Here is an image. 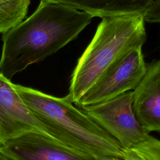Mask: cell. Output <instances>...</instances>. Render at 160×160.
<instances>
[{
    "label": "cell",
    "instance_id": "obj_1",
    "mask_svg": "<svg viewBox=\"0 0 160 160\" xmlns=\"http://www.w3.org/2000/svg\"><path fill=\"white\" fill-rule=\"evenodd\" d=\"M92 18L69 6L41 0L29 18L3 33L0 74L11 80L76 39Z\"/></svg>",
    "mask_w": 160,
    "mask_h": 160
},
{
    "label": "cell",
    "instance_id": "obj_2",
    "mask_svg": "<svg viewBox=\"0 0 160 160\" xmlns=\"http://www.w3.org/2000/svg\"><path fill=\"white\" fill-rule=\"evenodd\" d=\"M14 88L49 136L63 145L96 159H122V146L69 96L58 98L14 84Z\"/></svg>",
    "mask_w": 160,
    "mask_h": 160
},
{
    "label": "cell",
    "instance_id": "obj_3",
    "mask_svg": "<svg viewBox=\"0 0 160 160\" xmlns=\"http://www.w3.org/2000/svg\"><path fill=\"white\" fill-rule=\"evenodd\" d=\"M146 40L142 16L103 18L72 73L68 96L76 104L129 51Z\"/></svg>",
    "mask_w": 160,
    "mask_h": 160
},
{
    "label": "cell",
    "instance_id": "obj_4",
    "mask_svg": "<svg viewBox=\"0 0 160 160\" xmlns=\"http://www.w3.org/2000/svg\"><path fill=\"white\" fill-rule=\"evenodd\" d=\"M132 104V91H129L107 101L80 109L126 149L149 137L138 121Z\"/></svg>",
    "mask_w": 160,
    "mask_h": 160
},
{
    "label": "cell",
    "instance_id": "obj_5",
    "mask_svg": "<svg viewBox=\"0 0 160 160\" xmlns=\"http://www.w3.org/2000/svg\"><path fill=\"white\" fill-rule=\"evenodd\" d=\"M146 71L142 48L132 49L88 90L76 105L81 108L103 102L134 90Z\"/></svg>",
    "mask_w": 160,
    "mask_h": 160
},
{
    "label": "cell",
    "instance_id": "obj_6",
    "mask_svg": "<svg viewBox=\"0 0 160 160\" xmlns=\"http://www.w3.org/2000/svg\"><path fill=\"white\" fill-rule=\"evenodd\" d=\"M31 132L49 136L16 90L14 84L0 74V146Z\"/></svg>",
    "mask_w": 160,
    "mask_h": 160
},
{
    "label": "cell",
    "instance_id": "obj_7",
    "mask_svg": "<svg viewBox=\"0 0 160 160\" xmlns=\"http://www.w3.org/2000/svg\"><path fill=\"white\" fill-rule=\"evenodd\" d=\"M1 147L2 152L12 160H102L34 132L26 133Z\"/></svg>",
    "mask_w": 160,
    "mask_h": 160
},
{
    "label": "cell",
    "instance_id": "obj_8",
    "mask_svg": "<svg viewBox=\"0 0 160 160\" xmlns=\"http://www.w3.org/2000/svg\"><path fill=\"white\" fill-rule=\"evenodd\" d=\"M132 106L146 132H160V60L146 66L144 76L132 91Z\"/></svg>",
    "mask_w": 160,
    "mask_h": 160
},
{
    "label": "cell",
    "instance_id": "obj_9",
    "mask_svg": "<svg viewBox=\"0 0 160 160\" xmlns=\"http://www.w3.org/2000/svg\"><path fill=\"white\" fill-rule=\"evenodd\" d=\"M87 12L93 17L144 16L154 0H43Z\"/></svg>",
    "mask_w": 160,
    "mask_h": 160
},
{
    "label": "cell",
    "instance_id": "obj_10",
    "mask_svg": "<svg viewBox=\"0 0 160 160\" xmlns=\"http://www.w3.org/2000/svg\"><path fill=\"white\" fill-rule=\"evenodd\" d=\"M30 0H0V33H4L26 16Z\"/></svg>",
    "mask_w": 160,
    "mask_h": 160
},
{
    "label": "cell",
    "instance_id": "obj_11",
    "mask_svg": "<svg viewBox=\"0 0 160 160\" xmlns=\"http://www.w3.org/2000/svg\"><path fill=\"white\" fill-rule=\"evenodd\" d=\"M123 160H160V139L149 136L144 142L123 150Z\"/></svg>",
    "mask_w": 160,
    "mask_h": 160
},
{
    "label": "cell",
    "instance_id": "obj_12",
    "mask_svg": "<svg viewBox=\"0 0 160 160\" xmlns=\"http://www.w3.org/2000/svg\"><path fill=\"white\" fill-rule=\"evenodd\" d=\"M144 21L160 22V0H154L143 16Z\"/></svg>",
    "mask_w": 160,
    "mask_h": 160
},
{
    "label": "cell",
    "instance_id": "obj_13",
    "mask_svg": "<svg viewBox=\"0 0 160 160\" xmlns=\"http://www.w3.org/2000/svg\"><path fill=\"white\" fill-rule=\"evenodd\" d=\"M0 160H12L7 155H6L2 151L1 147L0 146Z\"/></svg>",
    "mask_w": 160,
    "mask_h": 160
},
{
    "label": "cell",
    "instance_id": "obj_14",
    "mask_svg": "<svg viewBox=\"0 0 160 160\" xmlns=\"http://www.w3.org/2000/svg\"><path fill=\"white\" fill-rule=\"evenodd\" d=\"M102 160H123V159L118 158H108L104 159Z\"/></svg>",
    "mask_w": 160,
    "mask_h": 160
}]
</instances>
